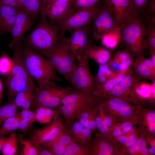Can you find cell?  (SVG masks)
<instances>
[{"mask_svg":"<svg viewBox=\"0 0 155 155\" xmlns=\"http://www.w3.org/2000/svg\"><path fill=\"white\" fill-rule=\"evenodd\" d=\"M12 60L13 66L5 82L8 93V102L12 101L20 92L36 86L34 79L29 73L24 59L21 44L13 48Z\"/></svg>","mask_w":155,"mask_h":155,"instance_id":"1","label":"cell"},{"mask_svg":"<svg viewBox=\"0 0 155 155\" xmlns=\"http://www.w3.org/2000/svg\"><path fill=\"white\" fill-rule=\"evenodd\" d=\"M23 51L26 67L30 75L38 83V88L43 87L51 81H61L56 75L54 66L49 60L27 46H24Z\"/></svg>","mask_w":155,"mask_h":155,"instance_id":"2","label":"cell"},{"mask_svg":"<svg viewBox=\"0 0 155 155\" xmlns=\"http://www.w3.org/2000/svg\"><path fill=\"white\" fill-rule=\"evenodd\" d=\"M120 41L135 58L145 55L146 27L139 14L133 16L121 26Z\"/></svg>","mask_w":155,"mask_h":155,"instance_id":"3","label":"cell"},{"mask_svg":"<svg viewBox=\"0 0 155 155\" xmlns=\"http://www.w3.org/2000/svg\"><path fill=\"white\" fill-rule=\"evenodd\" d=\"M101 100L97 95L75 89L65 96L57 110L69 126L81 112L95 106Z\"/></svg>","mask_w":155,"mask_h":155,"instance_id":"4","label":"cell"},{"mask_svg":"<svg viewBox=\"0 0 155 155\" xmlns=\"http://www.w3.org/2000/svg\"><path fill=\"white\" fill-rule=\"evenodd\" d=\"M60 40L53 46L40 52L52 63L55 69L69 81L75 67L76 60L70 51L68 38L60 32Z\"/></svg>","mask_w":155,"mask_h":155,"instance_id":"5","label":"cell"},{"mask_svg":"<svg viewBox=\"0 0 155 155\" xmlns=\"http://www.w3.org/2000/svg\"><path fill=\"white\" fill-rule=\"evenodd\" d=\"M41 11L40 22L27 38L29 46L40 52L51 48L60 40L57 26L49 22L44 12Z\"/></svg>","mask_w":155,"mask_h":155,"instance_id":"6","label":"cell"},{"mask_svg":"<svg viewBox=\"0 0 155 155\" xmlns=\"http://www.w3.org/2000/svg\"><path fill=\"white\" fill-rule=\"evenodd\" d=\"M75 89L71 85L62 87L51 81L42 88L37 87L31 106L35 109L44 106L57 110L65 96Z\"/></svg>","mask_w":155,"mask_h":155,"instance_id":"7","label":"cell"},{"mask_svg":"<svg viewBox=\"0 0 155 155\" xmlns=\"http://www.w3.org/2000/svg\"><path fill=\"white\" fill-rule=\"evenodd\" d=\"M90 59L83 55L77 58V63L68 81L76 89L90 94L98 96L94 77L90 69Z\"/></svg>","mask_w":155,"mask_h":155,"instance_id":"8","label":"cell"},{"mask_svg":"<svg viewBox=\"0 0 155 155\" xmlns=\"http://www.w3.org/2000/svg\"><path fill=\"white\" fill-rule=\"evenodd\" d=\"M97 4L91 7L78 10L66 18L54 22L60 33H64L88 26L101 7Z\"/></svg>","mask_w":155,"mask_h":155,"instance_id":"9","label":"cell"},{"mask_svg":"<svg viewBox=\"0 0 155 155\" xmlns=\"http://www.w3.org/2000/svg\"><path fill=\"white\" fill-rule=\"evenodd\" d=\"M67 125L63 118L60 117L44 127L33 130L29 140L34 145L43 146L54 140Z\"/></svg>","mask_w":155,"mask_h":155,"instance_id":"10","label":"cell"},{"mask_svg":"<svg viewBox=\"0 0 155 155\" xmlns=\"http://www.w3.org/2000/svg\"><path fill=\"white\" fill-rule=\"evenodd\" d=\"M92 38L100 39L110 30L119 26L115 23L109 9L104 3L97 12L93 20Z\"/></svg>","mask_w":155,"mask_h":155,"instance_id":"11","label":"cell"},{"mask_svg":"<svg viewBox=\"0 0 155 155\" xmlns=\"http://www.w3.org/2000/svg\"><path fill=\"white\" fill-rule=\"evenodd\" d=\"M105 4L119 26L134 15L138 14L136 13L131 0H106Z\"/></svg>","mask_w":155,"mask_h":155,"instance_id":"12","label":"cell"},{"mask_svg":"<svg viewBox=\"0 0 155 155\" xmlns=\"http://www.w3.org/2000/svg\"><path fill=\"white\" fill-rule=\"evenodd\" d=\"M32 25V20L28 12L23 8L17 15L11 32L12 39L9 45L11 48L21 44L25 33Z\"/></svg>","mask_w":155,"mask_h":155,"instance_id":"13","label":"cell"},{"mask_svg":"<svg viewBox=\"0 0 155 155\" xmlns=\"http://www.w3.org/2000/svg\"><path fill=\"white\" fill-rule=\"evenodd\" d=\"M75 10L71 2L59 0L47 1L41 10L53 22L66 18Z\"/></svg>","mask_w":155,"mask_h":155,"instance_id":"14","label":"cell"},{"mask_svg":"<svg viewBox=\"0 0 155 155\" xmlns=\"http://www.w3.org/2000/svg\"><path fill=\"white\" fill-rule=\"evenodd\" d=\"M88 26L75 29L71 36L68 38L70 52L76 61L78 57L82 55L85 49L90 44Z\"/></svg>","mask_w":155,"mask_h":155,"instance_id":"15","label":"cell"},{"mask_svg":"<svg viewBox=\"0 0 155 155\" xmlns=\"http://www.w3.org/2000/svg\"><path fill=\"white\" fill-rule=\"evenodd\" d=\"M140 79L131 67L127 73L108 96L119 98L129 102L134 101L131 96V89L133 86Z\"/></svg>","mask_w":155,"mask_h":155,"instance_id":"16","label":"cell"},{"mask_svg":"<svg viewBox=\"0 0 155 155\" xmlns=\"http://www.w3.org/2000/svg\"><path fill=\"white\" fill-rule=\"evenodd\" d=\"M101 103L103 109L112 110L122 117H130L132 113V106L121 98L108 96L102 99Z\"/></svg>","mask_w":155,"mask_h":155,"instance_id":"17","label":"cell"},{"mask_svg":"<svg viewBox=\"0 0 155 155\" xmlns=\"http://www.w3.org/2000/svg\"><path fill=\"white\" fill-rule=\"evenodd\" d=\"M145 55L135 58L131 67L136 76L140 79L155 80V71L150 58L145 57Z\"/></svg>","mask_w":155,"mask_h":155,"instance_id":"18","label":"cell"},{"mask_svg":"<svg viewBox=\"0 0 155 155\" xmlns=\"http://www.w3.org/2000/svg\"><path fill=\"white\" fill-rule=\"evenodd\" d=\"M72 139L69 127L67 125L54 140L43 146L53 155H63L66 148Z\"/></svg>","mask_w":155,"mask_h":155,"instance_id":"19","label":"cell"},{"mask_svg":"<svg viewBox=\"0 0 155 155\" xmlns=\"http://www.w3.org/2000/svg\"><path fill=\"white\" fill-rule=\"evenodd\" d=\"M113 153V146L100 132L96 135L90 144L89 155H111Z\"/></svg>","mask_w":155,"mask_h":155,"instance_id":"20","label":"cell"},{"mask_svg":"<svg viewBox=\"0 0 155 155\" xmlns=\"http://www.w3.org/2000/svg\"><path fill=\"white\" fill-rule=\"evenodd\" d=\"M82 55L93 59L99 65L107 63L112 56L108 49L91 44L87 46Z\"/></svg>","mask_w":155,"mask_h":155,"instance_id":"21","label":"cell"},{"mask_svg":"<svg viewBox=\"0 0 155 155\" xmlns=\"http://www.w3.org/2000/svg\"><path fill=\"white\" fill-rule=\"evenodd\" d=\"M131 67L127 70L114 73L111 78L97 89V95L99 97L103 99L107 97L114 87L120 83L127 73Z\"/></svg>","mask_w":155,"mask_h":155,"instance_id":"22","label":"cell"},{"mask_svg":"<svg viewBox=\"0 0 155 155\" xmlns=\"http://www.w3.org/2000/svg\"><path fill=\"white\" fill-rule=\"evenodd\" d=\"M151 84L140 80L136 83L131 89V96L135 102L153 99L150 90Z\"/></svg>","mask_w":155,"mask_h":155,"instance_id":"23","label":"cell"},{"mask_svg":"<svg viewBox=\"0 0 155 155\" xmlns=\"http://www.w3.org/2000/svg\"><path fill=\"white\" fill-rule=\"evenodd\" d=\"M35 110L36 121L42 124H49L61 115L58 110L48 107L39 106Z\"/></svg>","mask_w":155,"mask_h":155,"instance_id":"24","label":"cell"},{"mask_svg":"<svg viewBox=\"0 0 155 155\" xmlns=\"http://www.w3.org/2000/svg\"><path fill=\"white\" fill-rule=\"evenodd\" d=\"M37 87L31 88L20 92L11 101L18 108L29 109L32 104L34 93Z\"/></svg>","mask_w":155,"mask_h":155,"instance_id":"25","label":"cell"},{"mask_svg":"<svg viewBox=\"0 0 155 155\" xmlns=\"http://www.w3.org/2000/svg\"><path fill=\"white\" fill-rule=\"evenodd\" d=\"M121 34V26H118L110 30L105 33L100 39L102 44L108 49H115L120 40Z\"/></svg>","mask_w":155,"mask_h":155,"instance_id":"26","label":"cell"},{"mask_svg":"<svg viewBox=\"0 0 155 155\" xmlns=\"http://www.w3.org/2000/svg\"><path fill=\"white\" fill-rule=\"evenodd\" d=\"M134 57L131 52L126 48L116 52L113 58L119 64L121 71H123L131 67L134 62Z\"/></svg>","mask_w":155,"mask_h":155,"instance_id":"27","label":"cell"},{"mask_svg":"<svg viewBox=\"0 0 155 155\" xmlns=\"http://www.w3.org/2000/svg\"><path fill=\"white\" fill-rule=\"evenodd\" d=\"M90 145L86 144L73 138L63 155H88Z\"/></svg>","mask_w":155,"mask_h":155,"instance_id":"28","label":"cell"},{"mask_svg":"<svg viewBox=\"0 0 155 155\" xmlns=\"http://www.w3.org/2000/svg\"><path fill=\"white\" fill-rule=\"evenodd\" d=\"M18 137L16 131L10 132L1 152L4 155H16L19 154Z\"/></svg>","mask_w":155,"mask_h":155,"instance_id":"29","label":"cell"},{"mask_svg":"<svg viewBox=\"0 0 155 155\" xmlns=\"http://www.w3.org/2000/svg\"><path fill=\"white\" fill-rule=\"evenodd\" d=\"M19 113L5 120L0 126V136H6L10 132L19 129Z\"/></svg>","mask_w":155,"mask_h":155,"instance_id":"30","label":"cell"},{"mask_svg":"<svg viewBox=\"0 0 155 155\" xmlns=\"http://www.w3.org/2000/svg\"><path fill=\"white\" fill-rule=\"evenodd\" d=\"M97 73L94 80L97 90L104 84L113 75L107 63L99 65Z\"/></svg>","mask_w":155,"mask_h":155,"instance_id":"31","label":"cell"},{"mask_svg":"<svg viewBox=\"0 0 155 155\" xmlns=\"http://www.w3.org/2000/svg\"><path fill=\"white\" fill-rule=\"evenodd\" d=\"M18 143L20 144V155H37L38 153L35 146L29 140L24 139L22 134L18 137Z\"/></svg>","mask_w":155,"mask_h":155,"instance_id":"32","label":"cell"},{"mask_svg":"<svg viewBox=\"0 0 155 155\" xmlns=\"http://www.w3.org/2000/svg\"><path fill=\"white\" fill-rule=\"evenodd\" d=\"M42 7V0H24L23 7L28 12L32 20L36 19Z\"/></svg>","mask_w":155,"mask_h":155,"instance_id":"33","label":"cell"},{"mask_svg":"<svg viewBox=\"0 0 155 155\" xmlns=\"http://www.w3.org/2000/svg\"><path fill=\"white\" fill-rule=\"evenodd\" d=\"M18 108L12 101L0 106V126L6 120L15 115Z\"/></svg>","mask_w":155,"mask_h":155,"instance_id":"34","label":"cell"},{"mask_svg":"<svg viewBox=\"0 0 155 155\" xmlns=\"http://www.w3.org/2000/svg\"><path fill=\"white\" fill-rule=\"evenodd\" d=\"M13 66L12 59L5 53H2L0 56V74L7 75L11 71Z\"/></svg>","mask_w":155,"mask_h":155,"instance_id":"35","label":"cell"},{"mask_svg":"<svg viewBox=\"0 0 155 155\" xmlns=\"http://www.w3.org/2000/svg\"><path fill=\"white\" fill-rule=\"evenodd\" d=\"M20 10L18 7L0 4V21L10 17L16 16Z\"/></svg>","mask_w":155,"mask_h":155,"instance_id":"36","label":"cell"},{"mask_svg":"<svg viewBox=\"0 0 155 155\" xmlns=\"http://www.w3.org/2000/svg\"><path fill=\"white\" fill-rule=\"evenodd\" d=\"M146 49L149 51L155 50V25H148L146 27Z\"/></svg>","mask_w":155,"mask_h":155,"instance_id":"37","label":"cell"},{"mask_svg":"<svg viewBox=\"0 0 155 155\" xmlns=\"http://www.w3.org/2000/svg\"><path fill=\"white\" fill-rule=\"evenodd\" d=\"M131 154H135L140 153L143 155H147L148 150L146 148L145 141L142 138H140L137 140L136 143L128 150Z\"/></svg>","mask_w":155,"mask_h":155,"instance_id":"38","label":"cell"},{"mask_svg":"<svg viewBox=\"0 0 155 155\" xmlns=\"http://www.w3.org/2000/svg\"><path fill=\"white\" fill-rule=\"evenodd\" d=\"M101 0H72V6L77 10L90 7L96 4Z\"/></svg>","mask_w":155,"mask_h":155,"instance_id":"39","label":"cell"},{"mask_svg":"<svg viewBox=\"0 0 155 155\" xmlns=\"http://www.w3.org/2000/svg\"><path fill=\"white\" fill-rule=\"evenodd\" d=\"M16 16L10 17L0 21V33L7 32L11 33Z\"/></svg>","mask_w":155,"mask_h":155,"instance_id":"40","label":"cell"},{"mask_svg":"<svg viewBox=\"0 0 155 155\" xmlns=\"http://www.w3.org/2000/svg\"><path fill=\"white\" fill-rule=\"evenodd\" d=\"M69 129L73 138L79 141L80 135L84 127L78 121H73L69 125Z\"/></svg>","mask_w":155,"mask_h":155,"instance_id":"41","label":"cell"},{"mask_svg":"<svg viewBox=\"0 0 155 155\" xmlns=\"http://www.w3.org/2000/svg\"><path fill=\"white\" fill-rule=\"evenodd\" d=\"M118 140L119 143L130 147L136 143L137 140L136 135L133 134L128 137L120 136L119 137Z\"/></svg>","mask_w":155,"mask_h":155,"instance_id":"42","label":"cell"},{"mask_svg":"<svg viewBox=\"0 0 155 155\" xmlns=\"http://www.w3.org/2000/svg\"><path fill=\"white\" fill-rule=\"evenodd\" d=\"M97 114L96 113L95 116V120L97 127L99 130L100 132L105 137L109 133V128L99 115H97Z\"/></svg>","mask_w":155,"mask_h":155,"instance_id":"43","label":"cell"},{"mask_svg":"<svg viewBox=\"0 0 155 155\" xmlns=\"http://www.w3.org/2000/svg\"><path fill=\"white\" fill-rule=\"evenodd\" d=\"M34 122L32 121L22 118L20 116L19 129L23 133L26 134Z\"/></svg>","mask_w":155,"mask_h":155,"instance_id":"44","label":"cell"},{"mask_svg":"<svg viewBox=\"0 0 155 155\" xmlns=\"http://www.w3.org/2000/svg\"><path fill=\"white\" fill-rule=\"evenodd\" d=\"M146 118L149 131L154 134L155 133V111L152 110L147 114Z\"/></svg>","mask_w":155,"mask_h":155,"instance_id":"45","label":"cell"},{"mask_svg":"<svg viewBox=\"0 0 155 155\" xmlns=\"http://www.w3.org/2000/svg\"><path fill=\"white\" fill-rule=\"evenodd\" d=\"M92 131L84 127L80 135L79 142L86 144L90 145L91 142Z\"/></svg>","mask_w":155,"mask_h":155,"instance_id":"46","label":"cell"},{"mask_svg":"<svg viewBox=\"0 0 155 155\" xmlns=\"http://www.w3.org/2000/svg\"><path fill=\"white\" fill-rule=\"evenodd\" d=\"M19 113L20 117L22 118L33 121H36L35 111L29 109H22Z\"/></svg>","mask_w":155,"mask_h":155,"instance_id":"47","label":"cell"},{"mask_svg":"<svg viewBox=\"0 0 155 155\" xmlns=\"http://www.w3.org/2000/svg\"><path fill=\"white\" fill-rule=\"evenodd\" d=\"M148 0H131L136 13L139 14L143 9Z\"/></svg>","mask_w":155,"mask_h":155,"instance_id":"48","label":"cell"},{"mask_svg":"<svg viewBox=\"0 0 155 155\" xmlns=\"http://www.w3.org/2000/svg\"><path fill=\"white\" fill-rule=\"evenodd\" d=\"M107 63L113 73H117L121 71L120 69L119 64L113 58L110 60Z\"/></svg>","mask_w":155,"mask_h":155,"instance_id":"49","label":"cell"},{"mask_svg":"<svg viewBox=\"0 0 155 155\" xmlns=\"http://www.w3.org/2000/svg\"><path fill=\"white\" fill-rule=\"evenodd\" d=\"M119 127L123 135L129 132L133 129V125L131 122H125L122 123Z\"/></svg>","mask_w":155,"mask_h":155,"instance_id":"50","label":"cell"},{"mask_svg":"<svg viewBox=\"0 0 155 155\" xmlns=\"http://www.w3.org/2000/svg\"><path fill=\"white\" fill-rule=\"evenodd\" d=\"M36 147L39 155H53L49 151L40 145H35Z\"/></svg>","mask_w":155,"mask_h":155,"instance_id":"51","label":"cell"},{"mask_svg":"<svg viewBox=\"0 0 155 155\" xmlns=\"http://www.w3.org/2000/svg\"><path fill=\"white\" fill-rule=\"evenodd\" d=\"M147 5L149 13L151 15L155 14V0H148L146 5Z\"/></svg>","mask_w":155,"mask_h":155,"instance_id":"52","label":"cell"},{"mask_svg":"<svg viewBox=\"0 0 155 155\" xmlns=\"http://www.w3.org/2000/svg\"><path fill=\"white\" fill-rule=\"evenodd\" d=\"M0 4L19 8L16 0H0Z\"/></svg>","mask_w":155,"mask_h":155,"instance_id":"53","label":"cell"},{"mask_svg":"<svg viewBox=\"0 0 155 155\" xmlns=\"http://www.w3.org/2000/svg\"><path fill=\"white\" fill-rule=\"evenodd\" d=\"M151 59L153 68V69L155 71V50H151L149 51Z\"/></svg>","mask_w":155,"mask_h":155,"instance_id":"54","label":"cell"},{"mask_svg":"<svg viewBox=\"0 0 155 155\" xmlns=\"http://www.w3.org/2000/svg\"><path fill=\"white\" fill-rule=\"evenodd\" d=\"M3 94V86L2 82L0 78V105L1 104Z\"/></svg>","mask_w":155,"mask_h":155,"instance_id":"55","label":"cell"},{"mask_svg":"<svg viewBox=\"0 0 155 155\" xmlns=\"http://www.w3.org/2000/svg\"><path fill=\"white\" fill-rule=\"evenodd\" d=\"M7 138L6 136H0V152L2 150Z\"/></svg>","mask_w":155,"mask_h":155,"instance_id":"56","label":"cell"},{"mask_svg":"<svg viewBox=\"0 0 155 155\" xmlns=\"http://www.w3.org/2000/svg\"><path fill=\"white\" fill-rule=\"evenodd\" d=\"M152 82V83L151 84L150 90L152 97L154 99H155V80Z\"/></svg>","mask_w":155,"mask_h":155,"instance_id":"57","label":"cell"},{"mask_svg":"<svg viewBox=\"0 0 155 155\" xmlns=\"http://www.w3.org/2000/svg\"><path fill=\"white\" fill-rule=\"evenodd\" d=\"M24 1V0H16L18 7L20 9L23 7Z\"/></svg>","mask_w":155,"mask_h":155,"instance_id":"58","label":"cell"},{"mask_svg":"<svg viewBox=\"0 0 155 155\" xmlns=\"http://www.w3.org/2000/svg\"><path fill=\"white\" fill-rule=\"evenodd\" d=\"M148 150V152H149L151 153L154 154H155V148L154 147L152 146Z\"/></svg>","mask_w":155,"mask_h":155,"instance_id":"59","label":"cell"},{"mask_svg":"<svg viewBox=\"0 0 155 155\" xmlns=\"http://www.w3.org/2000/svg\"><path fill=\"white\" fill-rule=\"evenodd\" d=\"M54 0L63 1H67V2H71V1H72V0H47L46 2L48 1H54Z\"/></svg>","mask_w":155,"mask_h":155,"instance_id":"60","label":"cell"},{"mask_svg":"<svg viewBox=\"0 0 155 155\" xmlns=\"http://www.w3.org/2000/svg\"><path fill=\"white\" fill-rule=\"evenodd\" d=\"M47 0H42V7L44 6L45 5Z\"/></svg>","mask_w":155,"mask_h":155,"instance_id":"61","label":"cell"}]
</instances>
